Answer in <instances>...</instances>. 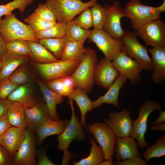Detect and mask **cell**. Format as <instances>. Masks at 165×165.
<instances>
[{"label":"cell","mask_w":165,"mask_h":165,"mask_svg":"<svg viewBox=\"0 0 165 165\" xmlns=\"http://www.w3.org/2000/svg\"><path fill=\"white\" fill-rule=\"evenodd\" d=\"M99 61L96 51L86 48L84 56L71 75L75 84V88L90 92L93 87L94 74L96 65Z\"/></svg>","instance_id":"cell-1"},{"label":"cell","mask_w":165,"mask_h":165,"mask_svg":"<svg viewBox=\"0 0 165 165\" xmlns=\"http://www.w3.org/2000/svg\"><path fill=\"white\" fill-rule=\"evenodd\" d=\"M97 0L84 2L82 0H46L45 4L54 13L57 22L67 24Z\"/></svg>","instance_id":"cell-2"},{"label":"cell","mask_w":165,"mask_h":165,"mask_svg":"<svg viewBox=\"0 0 165 165\" xmlns=\"http://www.w3.org/2000/svg\"><path fill=\"white\" fill-rule=\"evenodd\" d=\"M0 32L6 42L17 39L39 42L29 26L18 20L13 13L0 18Z\"/></svg>","instance_id":"cell-3"},{"label":"cell","mask_w":165,"mask_h":165,"mask_svg":"<svg viewBox=\"0 0 165 165\" xmlns=\"http://www.w3.org/2000/svg\"><path fill=\"white\" fill-rule=\"evenodd\" d=\"M135 31H125L121 38V51L136 60L143 70H152V60L146 47L139 41Z\"/></svg>","instance_id":"cell-4"},{"label":"cell","mask_w":165,"mask_h":165,"mask_svg":"<svg viewBox=\"0 0 165 165\" xmlns=\"http://www.w3.org/2000/svg\"><path fill=\"white\" fill-rule=\"evenodd\" d=\"M125 17L129 18L135 30L145 24L160 19V13L157 7L143 4L140 0H130L123 8Z\"/></svg>","instance_id":"cell-5"},{"label":"cell","mask_w":165,"mask_h":165,"mask_svg":"<svg viewBox=\"0 0 165 165\" xmlns=\"http://www.w3.org/2000/svg\"><path fill=\"white\" fill-rule=\"evenodd\" d=\"M160 104L154 100L146 101L140 106L138 116L133 121L131 136L137 140V145L142 150L149 144L145 140V135L147 130V121L150 115L154 111H160Z\"/></svg>","instance_id":"cell-6"},{"label":"cell","mask_w":165,"mask_h":165,"mask_svg":"<svg viewBox=\"0 0 165 165\" xmlns=\"http://www.w3.org/2000/svg\"><path fill=\"white\" fill-rule=\"evenodd\" d=\"M87 130L101 148L105 160L112 162L116 137L111 129L105 123L96 122L89 124Z\"/></svg>","instance_id":"cell-7"},{"label":"cell","mask_w":165,"mask_h":165,"mask_svg":"<svg viewBox=\"0 0 165 165\" xmlns=\"http://www.w3.org/2000/svg\"><path fill=\"white\" fill-rule=\"evenodd\" d=\"M79 61H62L46 63H33V65L45 81L71 75L79 64Z\"/></svg>","instance_id":"cell-8"},{"label":"cell","mask_w":165,"mask_h":165,"mask_svg":"<svg viewBox=\"0 0 165 165\" xmlns=\"http://www.w3.org/2000/svg\"><path fill=\"white\" fill-rule=\"evenodd\" d=\"M90 42L95 43L104 54L105 58L112 61L122 50L121 39L113 38L102 29L93 28L88 39Z\"/></svg>","instance_id":"cell-9"},{"label":"cell","mask_w":165,"mask_h":165,"mask_svg":"<svg viewBox=\"0 0 165 165\" xmlns=\"http://www.w3.org/2000/svg\"><path fill=\"white\" fill-rule=\"evenodd\" d=\"M136 31L146 46L165 47V23L160 19L145 24Z\"/></svg>","instance_id":"cell-10"},{"label":"cell","mask_w":165,"mask_h":165,"mask_svg":"<svg viewBox=\"0 0 165 165\" xmlns=\"http://www.w3.org/2000/svg\"><path fill=\"white\" fill-rule=\"evenodd\" d=\"M69 100L71 109L72 116L65 129L58 135L57 138L58 141L57 149L59 151H64L68 149L70 143L74 140L81 141L86 137L83 126L75 115L73 101Z\"/></svg>","instance_id":"cell-11"},{"label":"cell","mask_w":165,"mask_h":165,"mask_svg":"<svg viewBox=\"0 0 165 165\" xmlns=\"http://www.w3.org/2000/svg\"><path fill=\"white\" fill-rule=\"evenodd\" d=\"M112 61L119 74L129 80L132 85L140 81L141 73L143 69L136 60L121 51Z\"/></svg>","instance_id":"cell-12"},{"label":"cell","mask_w":165,"mask_h":165,"mask_svg":"<svg viewBox=\"0 0 165 165\" xmlns=\"http://www.w3.org/2000/svg\"><path fill=\"white\" fill-rule=\"evenodd\" d=\"M104 7L107 17L103 29L113 38L121 39L125 31L121 22V18L125 17L123 9L117 0L114 1L112 5H105Z\"/></svg>","instance_id":"cell-13"},{"label":"cell","mask_w":165,"mask_h":165,"mask_svg":"<svg viewBox=\"0 0 165 165\" xmlns=\"http://www.w3.org/2000/svg\"><path fill=\"white\" fill-rule=\"evenodd\" d=\"M37 155L33 131L26 128L24 139L13 156V165H37Z\"/></svg>","instance_id":"cell-14"},{"label":"cell","mask_w":165,"mask_h":165,"mask_svg":"<svg viewBox=\"0 0 165 165\" xmlns=\"http://www.w3.org/2000/svg\"><path fill=\"white\" fill-rule=\"evenodd\" d=\"M104 121L111 129L116 137L131 136L133 122L130 116V110L124 109L120 112H111Z\"/></svg>","instance_id":"cell-15"},{"label":"cell","mask_w":165,"mask_h":165,"mask_svg":"<svg viewBox=\"0 0 165 165\" xmlns=\"http://www.w3.org/2000/svg\"><path fill=\"white\" fill-rule=\"evenodd\" d=\"M119 75V73L111 61L102 57L96 65L94 74V82L97 85L108 89Z\"/></svg>","instance_id":"cell-16"},{"label":"cell","mask_w":165,"mask_h":165,"mask_svg":"<svg viewBox=\"0 0 165 165\" xmlns=\"http://www.w3.org/2000/svg\"><path fill=\"white\" fill-rule=\"evenodd\" d=\"M27 128L33 131L47 120L51 119L46 104L36 103L33 106L25 109Z\"/></svg>","instance_id":"cell-17"},{"label":"cell","mask_w":165,"mask_h":165,"mask_svg":"<svg viewBox=\"0 0 165 165\" xmlns=\"http://www.w3.org/2000/svg\"><path fill=\"white\" fill-rule=\"evenodd\" d=\"M26 129L11 126L0 137V145L13 157L24 139Z\"/></svg>","instance_id":"cell-18"},{"label":"cell","mask_w":165,"mask_h":165,"mask_svg":"<svg viewBox=\"0 0 165 165\" xmlns=\"http://www.w3.org/2000/svg\"><path fill=\"white\" fill-rule=\"evenodd\" d=\"M114 157L117 160L123 161L131 157L141 156L135 139L131 136L116 138Z\"/></svg>","instance_id":"cell-19"},{"label":"cell","mask_w":165,"mask_h":165,"mask_svg":"<svg viewBox=\"0 0 165 165\" xmlns=\"http://www.w3.org/2000/svg\"><path fill=\"white\" fill-rule=\"evenodd\" d=\"M148 51L152 58L151 78L154 83L160 84L165 80V47H152Z\"/></svg>","instance_id":"cell-20"},{"label":"cell","mask_w":165,"mask_h":165,"mask_svg":"<svg viewBox=\"0 0 165 165\" xmlns=\"http://www.w3.org/2000/svg\"><path fill=\"white\" fill-rule=\"evenodd\" d=\"M127 80L124 76L119 74L113 83L108 89L107 92L93 101V109L98 108L104 104L113 105L119 109L118 106L119 94Z\"/></svg>","instance_id":"cell-21"},{"label":"cell","mask_w":165,"mask_h":165,"mask_svg":"<svg viewBox=\"0 0 165 165\" xmlns=\"http://www.w3.org/2000/svg\"><path fill=\"white\" fill-rule=\"evenodd\" d=\"M38 85L46 103L50 119L54 120H60L56 108L57 105L64 102V97L50 89L46 84L42 81H38Z\"/></svg>","instance_id":"cell-22"},{"label":"cell","mask_w":165,"mask_h":165,"mask_svg":"<svg viewBox=\"0 0 165 165\" xmlns=\"http://www.w3.org/2000/svg\"><path fill=\"white\" fill-rule=\"evenodd\" d=\"M68 119L54 120L51 119L46 121L35 130L39 144L42 143L47 137L59 135L65 129L69 121Z\"/></svg>","instance_id":"cell-23"},{"label":"cell","mask_w":165,"mask_h":165,"mask_svg":"<svg viewBox=\"0 0 165 165\" xmlns=\"http://www.w3.org/2000/svg\"><path fill=\"white\" fill-rule=\"evenodd\" d=\"M31 57L7 52L1 59L2 67L0 72V80L8 78L18 68L27 62Z\"/></svg>","instance_id":"cell-24"},{"label":"cell","mask_w":165,"mask_h":165,"mask_svg":"<svg viewBox=\"0 0 165 165\" xmlns=\"http://www.w3.org/2000/svg\"><path fill=\"white\" fill-rule=\"evenodd\" d=\"M67 97L69 100L74 101L77 104L81 113L80 122L88 131L86 116L88 112L93 109V101L89 98L86 92L78 88H75Z\"/></svg>","instance_id":"cell-25"},{"label":"cell","mask_w":165,"mask_h":165,"mask_svg":"<svg viewBox=\"0 0 165 165\" xmlns=\"http://www.w3.org/2000/svg\"><path fill=\"white\" fill-rule=\"evenodd\" d=\"M7 98L20 103L25 108H30L37 103L31 85L28 83L19 86Z\"/></svg>","instance_id":"cell-26"},{"label":"cell","mask_w":165,"mask_h":165,"mask_svg":"<svg viewBox=\"0 0 165 165\" xmlns=\"http://www.w3.org/2000/svg\"><path fill=\"white\" fill-rule=\"evenodd\" d=\"M27 43L31 52V58L35 62L46 63L59 60L39 42L27 41Z\"/></svg>","instance_id":"cell-27"},{"label":"cell","mask_w":165,"mask_h":165,"mask_svg":"<svg viewBox=\"0 0 165 165\" xmlns=\"http://www.w3.org/2000/svg\"><path fill=\"white\" fill-rule=\"evenodd\" d=\"M25 109L20 103L16 101H11L6 115L12 126L23 129L27 128Z\"/></svg>","instance_id":"cell-28"},{"label":"cell","mask_w":165,"mask_h":165,"mask_svg":"<svg viewBox=\"0 0 165 165\" xmlns=\"http://www.w3.org/2000/svg\"><path fill=\"white\" fill-rule=\"evenodd\" d=\"M46 84L50 89L64 97L69 96L75 88L71 75L50 80Z\"/></svg>","instance_id":"cell-29"},{"label":"cell","mask_w":165,"mask_h":165,"mask_svg":"<svg viewBox=\"0 0 165 165\" xmlns=\"http://www.w3.org/2000/svg\"><path fill=\"white\" fill-rule=\"evenodd\" d=\"M91 31L81 28L73 20L66 24L64 36L68 41L84 44L89 38Z\"/></svg>","instance_id":"cell-30"},{"label":"cell","mask_w":165,"mask_h":165,"mask_svg":"<svg viewBox=\"0 0 165 165\" xmlns=\"http://www.w3.org/2000/svg\"><path fill=\"white\" fill-rule=\"evenodd\" d=\"M83 44L68 41L63 51L61 60L80 62L85 52Z\"/></svg>","instance_id":"cell-31"},{"label":"cell","mask_w":165,"mask_h":165,"mask_svg":"<svg viewBox=\"0 0 165 165\" xmlns=\"http://www.w3.org/2000/svg\"><path fill=\"white\" fill-rule=\"evenodd\" d=\"M91 143L90 153L87 157L79 161H74V165H98L105 160L103 151L99 145H97L92 138H90Z\"/></svg>","instance_id":"cell-32"},{"label":"cell","mask_w":165,"mask_h":165,"mask_svg":"<svg viewBox=\"0 0 165 165\" xmlns=\"http://www.w3.org/2000/svg\"><path fill=\"white\" fill-rule=\"evenodd\" d=\"M68 41L64 36L57 38L43 39L39 42L50 52L58 60H60L64 48Z\"/></svg>","instance_id":"cell-33"},{"label":"cell","mask_w":165,"mask_h":165,"mask_svg":"<svg viewBox=\"0 0 165 165\" xmlns=\"http://www.w3.org/2000/svg\"><path fill=\"white\" fill-rule=\"evenodd\" d=\"M143 157L147 162L152 158H159L165 155V136L157 138L155 143L146 148L142 152Z\"/></svg>","instance_id":"cell-34"},{"label":"cell","mask_w":165,"mask_h":165,"mask_svg":"<svg viewBox=\"0 0 165 165\" xmlns=\"http://www.w3.org/2000/svg\"><path fill=\"white\" fill-rule=\"evenodd\" d=\"M66 24L57 22L51 27L35 32L36 37L39 40L47 38H57L64 36Z\"/></svg>","instance_id":"cell-35"},{"label":"cell","mask_w":165,"mask_h":165,"mask_svg":"<svg viewBox=\"0 0 165 165\" xmlns=\"http://www.w3.org/2000/svg\"><path fill=\"white\" fill-rule=\"evenodd\" d=\"M33 2V0H13L5 4H0V18L9 15L16 9H18L22 15L26 7Z\"/></svg>","instance_id":"cell-36"},{"label":"cell","mask_w":165,"mask_h":165,"mask_svg":"<svg viewBox=\"0 0 165 165\" xmlns=\"http://www.w3.org/2000/svg\"><path fill=\"white\" fill-rule=\"evenodd\" d=\"M24 20L34 33L48 29L57 22L44 20L35 12L25 18Z\"/></svg>","instance_id":"cell-37"},{"label":"cell","mask_w":165,"mask_h":165,"mask_svg":"<svg viewBox=\"0 0 165 165\" xmlns=\"http://www.w3.org/2000/svg\"><path fill=\"white\" fill-rule=\"evenodd\" d=\"M94 28L102 29L106 19V13L104 7L97 2L90 8Z\"/></svg>","instance_id":"cell-38"},{"label":"cell","mask_w":165,"mask_h":165,"mask_svg":"<svg viewBox=\"0 0 165 165\" xmlns=\"http://www.w3.org/2000/svg\"><path fill=\"white\" fill-rule=\"evenodd\" d=\"M6 42L8 52L19 55L28 56L31 58V52L27 41L17 39Z\"/></svg>","instance_id":"cell-39"},{"label":"cell","mask_w":165,"mask_h":165,"mask_svg":"<svg viewBox=\"0 0 165 165\" xmlns=\"http://www.w3.org/2000/svg\"><path fill=\"white\" fill-rule=\"evenodd\" d=\"M23 65L18 68L9 77L12 82L17 86L28 83L30 81L28 71Z\"/></svg>","instance_id":"cell-40"},{"label":"cell","mask_w":165,"mask_h":165,"mask_svg":"<svg viewBox=\"0 0 165 165\" xmlns=\"http://www.w3.org/2000/svg\"><path fill=\"white\" fill-rule=\"evenodd\" d=\"M75 23L83 29L89 30L93 27L92 17L90 8L86 9L74 20Z\"/></svg>","instance_id":"cell-41"},{"label":"cell","mask_w":165,"mask_h":165,"mask_svg":"<svg viewBox=\"0 0 165 165\" xmlns=\"http://www.w3.org/2000/svg\"><path fill=\"white\" fill-rule=\"evenodd\" d=\"M35 12L43 20L50 22H57L56 17L53 12L45 3H40L35 9Z\"/></svg>","instance_id":"cell-42"},{"label":"cell","mask_w":165,"mask_h":165,"mask_svg":"<svg viewBox=\"0 0 165 165\" xmlns=\"http://www.w3.org/2000/svg\"><path fill=\"white\" fill-rule=\"evenodd\" d=\"M18 86L12 82L9 78L0 80V99H6Z\"/></svg>","instance_id":"cell-43"},{"label":"cell","mask_w":165,"mask_h":165,"mask_svg":"<svg viewBox=\"0 0 165 165\" xmlns=\"http://www.w3.org/2000/svg\"><path fill=\"white\" fill-rule=\"evenodd\" d=\"M116 165H146L147 162L140 156H134L123 161L117 160L114 162Z\"/></svg>","instance_id":"cell-44"},{"label":"cell","mask_w":165,"mask_h":165,"mask_svg":"<svg viewBox=\"0 0 165 165\" xmlns=\"http://www.w3.org/2000/svg\"><path fill=\"white\" fill-rule=\"evenodd\" d=\"M13 157L0 145V165H13Z\"/></svg>","instance_id":"cell-45"},{"label":"cell","mask_w":165,"mask_h":165,"mask_svg":"<svg viewBox=\"0 0 165 165\" xmlns=\"http://www.w3.org/2000/svg\"><path fill=\"white\" fill-rule=\"evenodd\" d=\"M37 157L38 160L37 165H55L56 164L53 163L47 157L46 152L42 151L39 152L38 154H37Z\"/></svg>","instance_id":"cell-46"},{"label":"cell","mask_w":165,"mask_h":165,"mask_svg":"<svg viewBox=\"0 0 165 165\" xmlns=\"http://www.w3.org/2000/svg\"><path fill=\"white\" fill-rule=\"evenodd\" d=\"M6 115L0 116V137L11 127Z\"/></svg>","instance_id":"cell-47"},{"label":"cell","mask_w":165,"mask_h":165,"mask_svg":"<svg viewBox=\"0 0 165 165\" xmlns=\"http://www.w3.org/2000/svg\"><path fill=\"white\" fill-rule=\"evenodd\" d=\"M11 101L7 98L0 99V116L6 114Z\"/></svg>","instance_id":"cell-48"},{"label":"cell","mask_w":165,"mask_h":165,"mask_svg":"<svg viewBox=\"0 0 165 165\" xmlns=\"http://www.w3.org/2000/svg\"><path fill=\"white\" fill-rule=\"evenodd\" d=\"M7 52L6 42L0 32V58L1 59Z\"/></svg>","instance_id":"cell-49"},{"label":"cell","mask_w":165,"mask_h":165,"mask_svg":"<svg viewBox=\"0 0 165 165\" xmlns=\"http://www.w3.org/2000/svg\"><path fill=\"white\" fill-rule=\"evenodd\" d=\"M72 154L68 149L64 151V155L61 164H68L69 161L72 159Z\"/></svg>","instance_id":"cell-50"},{"label":"cell","mask_w":165,"mask_h":165,"mask_svg":"<svg viewBox=\"0 0 165 165\" xmlns=\"http://www.w3.org/2000/svg\"><path fill=\"white\" fill-rule=\"evenodd\" d=\"M159 115L157 119L154 121L151 122L152 124H155L157 123H164L165 122V111H160Z\"/></svg>","instance_id":"cell-51"},{"label":"cell","mask_w":165,"mask_h":165,"mask_svg":"<svg viewBox=\"0 0 165 165\" xmlns=\"http://www.w3.org/2000/svg\"><path fill=\"white\" fill-rule=\"evenodd\" d=\"M150 130L152 131H164L165 130V123L154 124L151 127Z\"/></svg>","instance_id":"cell-52"},{"label":"cell","mask_w":165,"mask_h":165,"mask_svg":"<svg viewBox=\"0 0 165 165\" xmlns=\"http://www.w3.org/2000/svg\"><path fill=\"white\" fill-rule=\"evenodd\" d=\"M159 12L160 13L165 12V0H163L162 4L159 6L157 7Z\"/></svg>","instance_id":"cell-53"},{"label":"cell","mask_w":165,"mask_h":165,"mask_svg":"<svg viewBox=\"0 0 165 165\" xmlns=\"http://www.w3.org/2000/svg\"><path fill=\"white\" fill-rule=\"evenodd\" d=\"M112 162L108 160H105L101 162L99 165H113Z\"/></svg>","instance_id":"cell-54"},{"label":"cell","mask_w":165,"mask_h":165,"mask_svg":"<svg viewBox=\"0 0 165 165\" xmlns=\"http://www.w3.org/2000/svg\"><path fill=\"white\" fill-rule=\"evenodd\" d=\"M2 67V64L1 59L0 58V72Z\"/></svg>","instance_id":"cell-55"},{"label":"cell","mask_w":165,"mask_h":165,"mask_svg":"<svg viewBox=\"0 0 165 165\" xmlns=\"http://www.w3.org/2000/svg\"></svg>","instance_id":"cell-56"}]
</instances>
